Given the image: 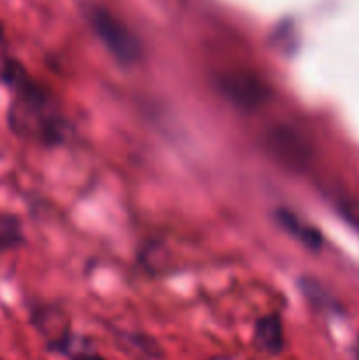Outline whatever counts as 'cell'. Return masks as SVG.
I'll return each instance as SVG.
<instances>
[{
  "mask_svg": "<svg viewBox=\"0 0 359 360\" xmlns=\"http://www.w3.org/2000/svg\"><path fill=\"white\" fill-rule=\"evenodd\" d=\"M208 360H232L231 357H225V355H217V357H211Z\"/></svg>",
  "mask_w": 359,
  "mask_h": 360,
  "instance_id": "ba28073f",
  "label": "cell"
},
{
  "mask_svg": "<svg viewBox=\"0 0 359 360\" xmlns=\"http://www.w3.org/2000/svg\"><path fill=\"white\" fill-rule=\"evenodd\" d=\"M74 360H106V359H102L101 355H94V354H80L74 357Z\"/></svg>",
  "mask_w": 359,
  "mask_h": 360,
  "instance_id": "52a82bcc",
  "label": "cell"
},
{
  "mask_svg": "<svg viewBox=\"0 0 359 360\" xmlns=\"http://www.w3.org/2000/svg\"><path fill=\"white\" fill-rule=\"evenodd\" d=\"M253 343L259 350L278 355L284 350V327L278 315H266L257 320L253 330Z\"/></svg>",
  "mask_w": 359,
  "mask_h": 360,
  "instance_id": "277c9868",
  "label": "cell"
},
{
  "mask_svg": "<svg viewBox=\"0 0 359 360\" xmlns=\"http://www.w3.org/2000/svg\"><path fill=\"white\" fill-rule=\"evenodd\" d=\"M355 360H359V341L358 345H355Z\"/></svg>",
  "mask_w": 359,
  "mask_h": 360,
  "instance_id": "9c48e42d",
  "label": "cell"
},
{
  "mask_svg": "<svg viewBox=\"0 0 359 360\" xmlns=\"http://www.w3.org/2000/svg\"><path fill=\"white\" fill-rule=\"evenodd\" d=\"M277 220L280 221V225L285 229V231H289L292 236H296V238H298L303 245L308 246V248L317 250L320 248V245H322V238H320L319 232H317L313 227L303 225L301 221H299V218L296 217V214H292L291 211L278 210Z\"/></svg>",
  "mask_w": 359,
  "mask_h": 360,
  "instance_id": "5b68a950",
  "label": "cell"
},
{
  "mask_svg": "<svg viewBox=\"0 0 359 360\" xmlns=\"http://www.w3.org/2000/svg\"><path fill=\"white\" fill-rule=\"evenodd\" d=\"M215 84L222 97L241 111H256L270 98L267 84L248 70H229L218 74Z\"/></svg>",
  "mask_w": 359,
  "mask_h": 360,
  "instance_id": "3957f363",
  "label": "cell"
},
{
  "mask_svg": "<svg viewBox=\"0 0 359 360\" xmlns=\"http://www.w3.org/2000/svg\"><path fill=\"white\" fill-rule=\"evenodd\" d=\"M2 35H4V30H2V25H0V39H2Z\"/></svg>",
  "mask_w": 359,
  "mask_h": 360,
  "instance_id": "30bf717a",
  "label": "cell"
},
{
  "mask_svg": "<svg viewBox=\"0 0 359 360\" xmlns=\"http://www.w3.org/2000/svg\"><path fill=\"white\" fill-rule=\"evenodd\" d=\"M90 23L97 37L109 53L123 65H132L143 55L139 39L134 32L109 11L94 7L90 11Z\"/></svg>",
  "mask_w": 359,
  "mask_h": 360,
  "instance_id": "6da1fadb",
  "label": "cell"
},
{
  "mask_svg": "<svg viewBox=\"0 0 359 360\" xmlns=\"http://www.w3.org/2000/svg\"><path fill=\"white\" fill-rule=\"evenodd\" d=\"M21 243V229L14 217L0 214V250L14 248Z\"/></svg>",
  "mask_w": 359,
  "mask_h": 360,
  "instance_id": "8992f818",
  "label": "cell"
},
{
  "mask_svg": "<svg viewBox=\"0 0 359 360\" xmlns=\"http://www.w3.org/2000/svg\"><path fill=\"white\" fill-rule=\"evenodd\" d=\"M264 146L275 162L291 171H303L312 164V144L291 125L271 127L264 136Z\"/></svg>",
  "mask_w": 359,
  "mask_h": 360,
  "instance_id": "7a4b0ae2",
  "label": "cell"
}]
</instances>
